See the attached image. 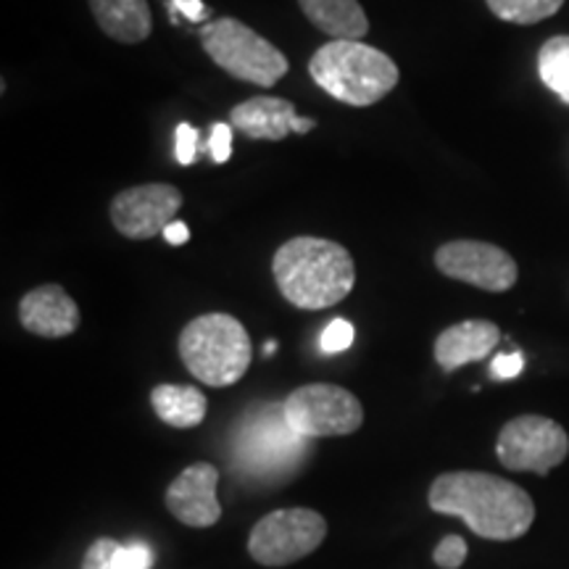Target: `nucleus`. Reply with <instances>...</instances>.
Segmentation results:
<instances>
[{"mask_svg":"<svg viewBox=\"0 0 569 569\" xmlns=\"http://www.w3.org/2000/svg\"><path fill=\"white\" fill-rule=\"evenodd\" d=\"M353 343V325L348 319H332L322 332V351L325 353H340Z\"/></svg>","mask_w":569,"mask_h":569,"instance_id":"4be33fe9","label":"nucleus"},{"mask_svg":"<svg viewBox=\"0 0 569 569\" xmlns=\"http://www.w3.org/2000/svg\"><path fill=\"white\" fill-rule=\"evenodd\" d=\"M219 469L209 461L190 465L177 475L172 486L167 488V509L174 519L188 528H211L222 517V503L217 498Z\"/></svg>","mask_w":569,"mask_h":569,"instance_id":"f8f14e48","label":"nucleus"},{"mask_svg":"<svg viewBox=\"0 0 569 569\" xmlns=\"http://www.w3.org/2000/svg\"><path fill=\"white\" fill-rule=\"evenodd\" d=\"M201 46L219 69L259 88H272L290 69L280 48L232 17L209 21L201 30Z\"/></svg>","mask_w":569,"mask_h":569,"instance_id":"39448f33","label":"nucleus"},{"mask_svg":"<svg viewBox=\"0 0 569 569\" xmlns=\"http://www.w3.org/2000/svg\"><path fill=\"white\" fill-rule=\"evenodd\" d=\"M436 267L440 274L488 293H507L515 288L519 267L511 256L493 243L482 240H451L436 251Z\"/></svg>","mask_w":569,"mask_h":569,"instance_id":"9d476101","label":"nucleus"},{"mask_svg":"<svg viewBox=\"0 0 569 569\" xmlns=\"http://www.w3.org/2000/svg\"><path fill=\"white\" fill-rule=\"evenodd\" d=\"M163 240H167L169 246H184L190 240V230H188V224L184 222H174L167 227V230H163Z\"/></svg>","mask_w":569,"mask_h":569,"instance_id":"cd10ccee","label":"nucleus"},{"mask_svg":"<svg viewBox=\"0 0 569 569\" xmlns=\"http://www.w3.org/2000/svg\"><path fill=\"white\" fill-rule=\"evenodd\" d=\"M98 27L124 46L146 42L153 32V13L148 0H88Z\"/></svg>","mask_w":569,"mask_h":569,"instance_id":"dca6fc26","label":"nucleus"},{"mask_svg":"<svg viewBox=\"0 0 569 569\" xmlns=\"http://www.w3.org/2000/svg\"><path fill=\"white\" fill-rule=\"evenodd\" d=\"M272 274L284 301L303 311L330 309L348 298L356 284L353 256L348 248L311 234L277 248Z\"/></svg>","mask_w":569,"mask_h":569,"instance_id":"f03ea898","label":"nucleus"},{"mask_svg":"<svg viewBox=\"0 0 569 569\" xmlns=\"http://www.w3.org/2000/svg\"><path fill=\"white\" fill-rule=\"evenodd\" d=\"M327 538L325 517L315 509H277L253 525L248 551L264 567H288L315 553Z\"/></svg>","mask_w":569,"mask_h":569,"instance_id":"6e6552de","label":"nucleus"},{"mask_svg":"<svg viewBox=\"0 0 569 569\" xmlns=\"http://www.w3.org/2000/svg\"><path fill=\"white\" fill-rule=\"evenodd\" d=\"M198 156V130L193 124H180L177 127V161L182 167H190Z\"/></svg>","mask_w":569,"mask_h":569,"instance_id":"393cba45","label":"nucleus"},{"mask_svg":"<svg viewBox=\"0 0 569 569\" xmlns=\"http://www.w3.org/2000/svg\"><path fill=\"white\" fill-rule=\"evenodd\" d=\"M569 453V436L559 422L540 415H525L501 427L496 457L511 472L549 475Z\"/></svg>","mask_w":569,"mask_h":569,"instance_id":"1a4fd4ad","label":"nucleus"},{"mask_svg":"<svg viewBox=\"0 0 569 569\" xmlns=\"http://www.w3.org/2000/svg\"><path fill=\"white\" fill-rule=\"evenodd\" d=\"M172 9L184 13L190 21H203L206 17H209L203 0H172Z\"/></svg>","mask_w":569,"mask_h":569,"instance_id":"bb28decb","label":"nucleus"},{"mask_svg":"<svg viewBox=\"0 0 569 569\" xmlns=\"http://www.w3.org/2000/svg\"><path fill=\"white\" fill-rule=\"evenodd\" d=\"M153 551L146 543H117L113 538H98L82 559V569H151Z\"/></svg>","mask_w":569,"mask_h":569,"instance_id":"6ab92c4d","label":"nucleus"},{"mask_svg":"<svg viewBox=\"0 0 569 569\" xmlns=\"http://www.w3.org/2000/svg\"><path fill=\"white\" fill-rule=\"evenodd\" d=\"M303 453L306 438L288 425L282 403L251 409L234 432V465L256 478L293 472Z\"/></svg>","mask_w":569,"mask_h":569,"instance_id":"423d86ee","label":"nucleus"},{"mask_svg":"<svg viewBox=\"0 0 569 569\" xmlns=\"http://www.w3.org/2000/svg\"><path fill=\"white\" fill-rule=\"evenodd\" d=\"M274 348H277L274 340H269V343H267V356H272V353H274Z\"/></svg>","mask_w":569,"mask_h":569,"instance_id":"c85d7f7f","label":"nucleus"},{"mask_svg":"<svg viewBox=\"0 0 569 569\" xmlns=\"http://www.w3.org/2000/svg\"><path fill=\"white\" fill-rule=\"evenodd\" d=\"M284 419L293 427L296 436L306 440L351 436L365 425V407L351 390L330 386V382H311L296 388L284 398Z\"/></svg>","mask_w":569,"mask_h":569,"instance_id":"0eeeda50","label":"nucleus"},{"mask_svg":"<svg viewBox=\"0 0 569 569\" xmlns=\"http://www.w3.org/2000/svg\"><path fill=\"white\" fill-rule=\"evenodd\" d=\"M467 559V543L459 536H446L436 549V565L443 569H459Z\"/></svg>","mask_w":569,"mask_h":569,"instance_id":"5701e85b","label":"nucleus"},{"mask_svg":"<svg viewBox=\"0 0 569 569\" xmlns=\"http://www.w3.org/2000/svg\"><path fill=\"white\" fill-rule=\"evenodd\" d=\"M501 340L498 325L488 319H467V322L451 325L440 332L436 340V361L446 372L469 365V361H480L493 351Z\"/></svg>","mask_w":569,"mask_h":569,"instance_id":"2eb2a0df","label":"nucleus"},{"mask_svg":"<svg viewBox=\"0 0 569 569\" xmlns=\"http://www.w3.org/2000/svg\"><path fill=\"white\" fill-rule=\"evenodd\" d=\"M309 74L327 96L356 109L380 103L401 80L396 61L361 40L325 42L311 56Z\"/></svg>","mask_w":569,"mask_h":569,"instance_id":"7ed1b4c3","label":"nucleus"},{"mask_svg":"<svg viewBox=\"0 0 569 569\" xmlns=\"http://www.w3.org/2000/svg\"><path fill=\"white\" fill-rule=\"evenodd\" d=\"M19 322L38 338H69L80 327V306L61 284H40L19 301Z\"/></svg>","mask_w":569,"mask_h":569,"instance_id":"4468645a","label":"nucleus"},{"mask_svg":"<svg viewBox=\"0 0 569 569\" xmlns=\"http://www.w3.org/2000/svg\"><path fill=\"white\" fill-rule=\"evenodd\" d=\"M180 359L203 386L227 388L243 380L253 359V346L243 322L211 311L196 317L180 332Z\"/></svg>","mask_w":569,"mask_h":569,"instance_id":"20e7f679","label":"nucleus"},{"mask_svg":"<svg viewBox=\"0 0 569 569\" xmlns=\"http://www.w3.org/2000/svg\"><path fill=\"white\" fill-rule=\"evenodd\" d=\"M538 74L549 90L569 103V34L551 38L538 53Z\"/></svg>","mask_w":569,"mask_h":569,"instance_id":"aec40b11","label":"nucleus"},{"mask_svg":"<svg viewBox=\"0 0 569 569\" xmlns=\"http://www.w3.org/2000/svg\"><path fill=\"white\" fill-rule=\"evenodd\" d=\"M230 124L251 140H284L288 134H306L317 127V119L298 117L296 106L284 98H248L230 111Z\"/></svg>","mask_w":569,"mask_h":569,"instance_id":"ddd939ff","label":"nucleus"},{"mask_svg":"<svg viewBox=\"0 0 569 569\" xmlns=\"http://www.w3.org/2000/svg\"><path fill=\"white\" fill-rule=\"evenodd\" d=\"M209 151L213 156V163H227L232 156V124L217 122L211 127Z\"/></svg>","mask_w":569,"mask_h":569,"instance_id":"b1692460","label":"nucleus"},{"mask_svg":"<svg viewBox=\"0 0 569 569\" xmlns=\"http://www.w3.org/2000/svg\"><path fill=\"white\" fill-rule=\"evenodd\" d=\"M432 511L461 517L488 540H517L530 530L536 503L517 482L488 472H446L427 493Z\"/></svg>","mask_w":569,"mask_h":569,"instance_id":"f257e3e1","label":"nucleus"},{"mask_svg":"<svg viewBox=\"0 0 569 569\" xmlns=\"http://www.w3.org/2000/svg\"><path fill=\"white\" fill-rule=\"evenodd\" d=\"M182 206L180 188L167 182H148L127 188L111 201V224L130 240L163 234Z\"/></svg>","mask_w":569,"mask_h":569,"instance_id":"9b49d317","label":"nucleus"},{"mask_svg":"<svg viewBox=\"0 0 569 569\" xmlns=\"http://www.w3.org/2000/svg\"><path fill=\"white\" fill-rule=\"evenodd\" d=\"M498 19L511 24H538L557 13L565 0H486Z\"/></svg>","mask_w":569,"mask_h":569,"instance_id":"412c9836","label":"nucleus"},{"mask_svg":"<svg viewBox=\"0 0 569 569\" xmlns=\"http://www.w3.org/2000/svg\"><path fill=\"white\" fill-rule=\"evenodd\" d=\"M522 367H525L522 353H503V356H496L490 372H493L498 380H511V377H517L519 372H522Z\"/></svg>","mask_w":569,"mask_h":569,"instance_id":"a878e982","label":"nucleus"},{"mask_svg":"<svg viewBox=\"0 0 569 569\" xmlns=\"http://www.w3.org/2000/svg\"><path fill=\"white\" fill-rule=\"evenodd\" d=\"M306 19L332 40H361L369 32V19L359 0H298Z\"/></svg>","mask_w":569,"mask_h":569,"instance_id":"f3484780","label":"nucleus"},{"mask_svg":"<svg viewBox=\"0 0 569 569\" xmlns=\"http://www.w3.org/2000/svg\"><path fill=\"white\" fill-rule=\"evenodd\" d=\"M151 407L161 422L177 430H190L206 419V396L193 386H156L151 390Z\"/></svg>","mask_w":569,"mask_h":569,"instance_id":"a211bd4d","label":"nucleus"}]
</instances>
